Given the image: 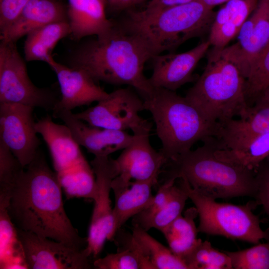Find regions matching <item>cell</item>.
Listing matches in <instances>:
<instances>
[{
	"mask_svg": "<svg viewBox=\"0 0 269 269\" xmlns=\"http://www.w3.org/2000/svg\"><path fill=\"white\" fill-rule=\"evenodd\" d=\"M134 89H117L95 106L74 115L93 127L123 131L131 130L133 133L151 127L149 122L139 116L144 110L143 100Z\"/></svg>",
	"mask_w": 269,
	"mask_h": 269,
	"instance_id": "9",
	"label": "cell"
},
{
	"mask_svg": "<svg viewBox=\"0 0 269 269\" xmlns=\"http://www.w3.org/2000/svg\"><path fill=\"white\" fill-rule=\"evenodd\" d=\"M224 252L230 257L233 269H269V241L243 250Z\"/></svg>",
	"mask_w": 269,
	"mask_h": 269,
	"instance_id": "29",
	"label": "cell"
},
{
	"mask_svg": "<svg viewBox=\"0 0 269 269\" xmlns=\"http://www.w3.org/2000/svg\"><path fill=\"white\" fill-rule=\"evenodd\" d=\"M60 99L30 79L14 42L0 44V103L20 104L52 112Z\"/></svg>",
	"mask_w": 269,
	"mask_h": 269,
	"instance_id": "8",
	"label": "cell"
},
{
	"mask_svg": "<svg viewBox=\"0 0 269 269\" xmlns=\"http://www.w3.org/2000/svg\"><path fill=\"white\" fill-rule=\"evenodd\" d=\"M46 63L56 74L61 92V98L52 113L71 111L108 96L109 93L84 70L67 67L56 61L53 57Z\"/></svg>",
	"mask_w": 269,
	"mask_h": 269,
	"instance_id": "17",
	"label": "cell"
},
{
	"mask_svg": "<svg viewBox=\"0 0 269 269\" xmlns=\"http://www.w3.org/2000/svg\"><path fill=\"white\" fill-rule=\"evenodd\" d=\"M102 0H68L67 11L70 35L74 40L88 36L102 35L111 30L115 23L107 18Z\"/></svg>",
	"mask_w": 269,
	"mask_h": 269,
	"instance_id": "23",
	"label": "cell"
},
{
	"mask_svg": "<svg viewBox=\"0 0 269 269\" xmlns=\"http://www.w3.org/2000/svg\"><path fill=\"white\" fill-rule=\"evenodd\" d=\"M209 42L204 41L188 51L159 54L152 57V72L149 81L152 87L176 91L194 80L193 72L207 53Z\"/></svg>",
	"mask_w": 269,
	"mask_h": 269,
	"instance_id": "16",
	"label": "cell"
},
{
	"mask_svg": "<svg viewBox=\"0 0 269 269\" xmlns=\"http://www.w3.org/2000/svg\"><path fill=\"white\" fill-rule=\"evenodd\" d=\"M237 41L221 49L246 79L258 59L269 46V0H258L242 26Z\"/></svg>",
	"mask_w": 269,
	"mask_h": 269,
	"instance_id": "12",
	"label": "cell"
},
{
	"mask_svg": "<svg viewBox=\"0 0 269 269\" xmlns=\"http://www.w3.org/2000/svg\"><path fill=\"white\" fill-rule=\"evenodd\" d=\"M16 230L27 269L94 268L91 258L85 254L84 250L30 232Z\"/></svg>",
	"mask_w": 269,
	"mask_h": 269,
	"instance_id": "11",
	"label": "cell"
},
{
	"mask_svg": "<svg viewBox=\"0 0 269 269\" xmlns=\"http://www.w3.org/2000/svg\"><path fill=\"white\" fill-rule=\"evenodd\" d=\"M70 34L67 21L51 23L33 30L26 35L24 42L25 60L47 63L58 42Z\"/></svg>",
	"mask_w": 269,
	"mask_h": 269,
	"instance_id": "24",
	"label": "cell"
},
{
	"mask_svg": "<svg viewBox=\"0 0 269 269\" xmlns=\"http://www.w3.org/2000/svg\"><path fill=\"white\" fill-rule=\"evenodd\" d=\"M214 15L212 8L196 0L157 10L130 11L119 27L138 38L152 57L202 35Z\"/></svg>",
	"mask_w": 269,
	"mask_h": 269,
	"instance_id": "4",
	"label": "cell"
},
{
	"mask_svg": "<svg viewBox=\"0 0 269 269\" xmlns=\"http://www.w3.org/2000/svg\"><path fill=\"white\" fill-rule=\"evenodd\" d=\"M62 186L39 150L21 171L11 192L8 211L17 229L84 250L82 238L64 210Z\"/></svg>",
	"mask_w": 269,
	"mask_h": 269,
	"instance_id": "1",
	"label": "cell"
},
{
	"mask_svg": "<svg viewBox=\"0 0 269 269\" xmlns=\"http://www.w3.org/2000/svg\"><path fill=\"white\" fill-rule=\"evenodd\" d=\"M142 99L144 110L151 114L162 145L160 151L166 162L216 134L218 125L208 122L176 91L153 87Z\"/></svg>",
	"mask_w": 269,
	"mask_h": 269,
	"instance_id": "5",
	"label": "cell"
},
{
	"mask_svg": "<svg viewBox=\"0 0 269 269\" xmlns=\"http://www.w3.org/2000/svg\"><path fill=\"white\" fill-rule=\"evenodd\" d=\"M35 129L48 146L60 181L89 165L66 125L47 115L36 122Z\"/></svg>",
	"mask_w": 269,
	"mask_h": 269,
	"instance_id": "14",
	"label": "cell"
},
{
	"mask_svg": "<svg viewBox=\"0 0 269 269\" xmlns=\"http://www.w3.org/2000/svg\"><path fill=\"white\" fill-rule=\"evenodd\" d=\"M151 127L133 133L134 137L115 159L118 175L126 181H146L158 178L166 160L149 141Z\"/></svg>",
	"mask_w": 269,
	"mask_h": 269,
	"instance_id": "15",
	"label": "cell"
},
{
	"mask_svg": "<svg viewBox=\"0 0 269 269\" xmlns=\"http://www.w3.org/2000/svg\"><path fill=\"white\" fill-rule=\"evenodd\" d=\"M175 181L168 180L163 182L156 194L154 195L152 202L132 218L133 225H137L143 229L144 228L150 219L167 202Z\"/></svg>",
	"mask_w": 269,
	"mask_h": 269,
	"instance_id": "33",
	"label": "cell"
},
{
	"mask_svg": "<svg viewBox=\"0 0 269 269\" xmlns=\"http://www.w3.org/2000/svg\"><path fill=\"white\" fill-rule=\"evenodd\" d=\"M53 116L63 121L80 145L95 156H109L123 150L132 142L134 135L126 131L91 126L78 119L71 111H61Z\"/></svg>",
	"mask_w": 269,
	"mask_h": 269,
	"instance_id": "19",
	"label": "cell"
},
{
	"mask_svg": "<svg viewBox=\"0 0 269 269\" xmlns=\"http://www.w3.org/2000/svg\"><path fill=\"white\" fill-rule=\"evenodd\" d=\"M196 0H150L144 9L147 11H154L167 7L184 4Z\"/></svg>",
	"mask_w": 269,
	"mask_h": 269,
	"instance_id": "36",
	"label": "cell"
},
{
	"mask_svg": "<svg viewBox=\"0 0 269 269\" xmlns=\"http://www.w3.org/2000/svg\"><path fill=\"white\" fill-rule=\"evenodd\" d=\"M67 21V12L57 0H30L18 18L0 33V40L14 42L48 24Z\"/></svg>",
	"mask_w": 269,
	"mask_h": 269,
	"instance_id": "22",
	"label": "cell"
},
{
	"mask_svg": "<svg viewBox=\"0 0 269 269\" xmlns=\"http://www.w3.org/2000/svg\"><path fill=\"white\" fill-rule=\"evenodd\" d=\"M178 179L179 186L197 209L198 232L255 244L269 239V232L262 229L258 216L253 212L255 203L236 205L218 202L194 190L185 179Z\"/></svg>",
	"mask_w": 269,
	"mask_h": 269,
	"instance_id": "7",
	"label": "cell"
},
{
	"mask_svg": "<svg viewBox=\"0 0 269 269\" xmlns=\"http://www.w3.org/2000/svg\"><path fill=\"white\" fill-rule=\"evenodd\" d=\"M221 50L212 48L207 52L203 72L185 96L208 122L215 125L244 115L250 107L246 79Z\"/></svg>",
	"mask_w": 269,
	"mask_h": 269,
	"instance_id": "6",
	"label": "cell"
},
{
	"mask_svg": "<svg viewBox=\"0 0 269 269\" xmlns=\"http://www.w3.org/2000/svg\"><path fill=\"white\" fill-rule=\"evenodd\" d=\"M257 191L255 198L269 216V157L255 170Z\"/></svg>",
	"mask_w": 269,
	"mask_h": 269,
	"instance_id": "34",
	"label": "cell"
},
{
	"mask_svg": "<svg viewBox=\"0 0 269 269\" xmlns=\"http://www.w3.org/2000/svg\"><path fill=\"white\" fill-rule=\"evenodd\" d=\"M29 0H0V33L8 27L18 18Z\"/></svg>",
	"mask_w": 269,
	"mask_h": 269,
	"instance_id": "35",
	"label": "cell"
},
{
	"mask_svg": "<svg viewBox=\"0 0 269 269\" xmlns=\"http://www.w3.org/2000/svg\"><path fill=\"white\" fill-rule=\"evenodd\" d=\"M151 57L138 38L115 24L109 32L80 46L72 57L71 67L84 70L97 82L128 85L142 98L153 89L143 72Z\"/></svg>",
	"mask_w": 269,
	"mask_h": 269,
	"instance_id": "2",
	"label": "cell"
},
{
	"mask_svg": "<svg viewBox=\"0 0 269 269\" xmlns=\"http://www.w3.org/2000/svg\"><path fill=\"white\" fill-rule=\"evenodd\" d=\"M253 104L269 106V87L259 95Z\"/></svg>",
	"mask_w": 269,
	"mask_h": 269,
	"instance_id": "38",
	"label": "cell"
},
{
	"mask_svg": "<svg viewBox=\"0 0 269 269\" xmlns=\"http://www.w3.org/2000/svg\"><path fill=\"white\" fill-rule=\"evenodd\" d=\"M144 0H135V4H138V3H140V2H142V1H144Z\"/></svg>",
	"mask_w": 269,
	"mask_h": 269,
	"instance_id": "40",
	"label": "cell"
},
{
	"mask_svg": "<svg viewBox=\"0 0 269 269\" xmlns=\"http://www.w3.org/2000/svg\"><path fill=\"white\" fill-rule=\"evenodd\" d=\"M269 132V106L253 104L239 119L218 124L212 137L217 149H233Z\"/></svg>",
	"mask_w": 269,
	"mask_h": 269,
	"instance_id": "20",
	"label": "cell"
},
{
	"mask_svg": "<svg viewBox=\"0 0 269 269\" xmlns=\"http://www.w3.org/2000/svg\"><path fill=\"white\" fill-rule=\"evenodd\" d=\"M215 156L225 161L254 170L269 157V132L233 149L214 147Z\"/></svg>",
	"mask_w": 269,
	"mask_h": 269,
	"instance_id": "26",
	"label": "cell"
},
{
	"mask_svg": "<svg viewBox=\"0 0 269 269\" xmlns=\"http://www.w3.org/2000/svg\"><path fill=\"white\" fill-rule=\"evenodd\" d=\"M188 269H232L231 259L224 251L201 240L182 258Z\"/></svg>",
	"mask_w": 269,
	"mask_h": 269,
	"instance_id": "27",
	"label": "cell"
},
{
	"mask_svg": "<svg viewBox=\"0 0 269 269\" xmlns=\"http://www.w3.org/2000/svg\"><path fill=\"white\" fill-rule=\"evenodd\" d=\"M113 240L118 250L129 249L134 252L141 269H188L181 258L137 225H133L132 233L119 230Z\"/></svg>",
	"mask_w": 269,
	"mask_h": 269,
	"instance_id": "18",
	"label": "cell"
},
{
	"mask_svg": "<svg viewBox=\"0 0 269 269\" xmlns=\"http://www.w3.org/2000/svg\"><path fill=\"white\" fill-rule=\"evenodd\" d=\"M103 0V1H104V2H105V1H106V0L107 1V0Z\"/></svg>",
	"mask_w": 269,
	"mask_h": 269,
	"instance_id": "41",
	"label": "cell"
},
{
	"mask_svg": "<svg viewBox=\"0 0 269 269\" xmlns=\"http://www.w3.org/2000/svg\"><path fill=\"white\" fill-rule=\"evenodd\" d=\"M198 215L195 207L188 209L183 216L177 217L163 228V234L171 251L182 259L199 243L197 239L198 228L194 220Z\"/></svg>",
	"mask_w": 269,
	"mask_h": 269,
	"instance_id": "25",
	"label": "cell"
},
{
	"mask_svg": "<svg viewBox=\"0 0 269 269\" xmlns=\"http://www.w3.org/2000/svg\"><path fill=\"white\" fill-rule=\"evenodd\" d=\"M93 265L97 269H141L138 258L129 249L118 250L116 253L96 259Z\"/></svg>",
	"mask_w": 269,
	"mask_h": 269,
	"instance_id": "32",
	"label": "cell"
},
{
	"mask_svg": "<svg viewBox=\"0 0 269 269\" xmlns=\"http://www.w3.org/2000/svg\"><path fill=\"white\" fill-rule=\"evenodd\" d=\"M91 165L96 178V193L84 252L88 257L95 259L102 252L105 242L112 240L113 208L110 194L112 182L119 175V170L115 159L109 156H95Z\"/></svg>",
	"mask_w": 269,
	"mask_h": 269,
	"instance_id": "10",
	"label": "cell"
},
{
	"mask_svg": "<svg viewBox=\"0 0 269 269\" xmlns=\"http://www.w3.org/2000/svg\"><path fill=\"white\" fill-rule=\"evenodd\" d=\"M206 6L213 9L214 6L224 4L230 0H199Z\"/></svg>",
	"mask_w": 269,
	"mask_h": 269,
	"instance_id": "39",
	"label": "cell"
},
{
	"mask_svg": "<svg viewBox=\"0 0 269 269\" xmlns=\"http://www.w3.org/2000/svg\"><path fill=\"white\" fill-rule=\"evenodd\" d=\"M269 87V46L258 59L246 79V94L249 105L250 102L254 103L259 95Z\"/></svg>",
	"mask_w": 269,
	"mask_h": 269,
	"instance_id": "31",
	"label": "cell"
},
{
	"mask_svg": "<svg viewBox=\"0 0 269 269\" xmlns=\"http://www.w3.org/2000/svg\"><path fill=\"white\" fill-rule=\"evenodd\" d=\"M24 167L0 140V196L10 197L12 188Z\"/></svg>",
	"mask_w": 269,
	"mask_h": 269,
	"instance_id": "30",
	"label": "cell"
},
{
	"mask_svg": "<svg viewBox=\"0 0 269 269\" xmlns=\"http://www.w3.org/2000/svg\"><path fill=\"white\" fill-rule=\"evenodd\" d=\"M195 150H190L163 166L165 178L185 179L199 193L210 198L240 196L255 198L257 191L256 172L217 158L208 138Z\"/></svg>",
	"mask_w": 269,
	"mask_h": 269,
	"instance_id": "3",
	"label": "cell"
},
{
	"mask_svg": "<svg viewBox=\"0 0 269 269\" xmlns=\"http://www.w3.org/2000/svg\"><path fill=\"white\" fill-rule=\"evenodd\" d=\"M188 198L185 191L180 186L174 184L166 204L150 219L143 229L148 231L155 228L161 231L181 215Z\"/></svg>",
	"mask_w": 269,
	"mask_h": 269,
	"instance_id": "28",
	"label": "cell"
},
{
	"mask_svg": "<svg viewBox=\"0 0 269 269\" xmlns=\"http://www.w3.org/2000/svg\"><path fill=\"white\" fill-rule=\"evenodd\" d=\"M109 5L113 10H121L135 4V0H107Z\"/></svg>",
	"mask_w": 269,
	"mask_h": 269,
	"instance_id": "37",
	"label": "cell"
},
{
	"mask_svg": "<svg viewBox=\"0 0 269 269\" xmlns=\"http://www.w3.org/2000/svg\"><path fill=\"white\" fill-rule=\"evenodd\" d=\"M158 178L146 181H126L118 176L112 182L115 196L112 240L117 232L131 218L138 214L152 201V188Z\"/></svg>",
	"mask_w": 269,
	"mask_h": 269,
	"instance_id": "21",
	"label": "cell"
},
{
	"mask_svg": "<svg viewBox=\"0 0 269 269\" xmlns=\"http://www.w3.org/2000/svg\"><path fill=\"white\" fill-rule=\"evenodd\" d=\"M33 110L20 104L0 103V140L24 167L34 158L40 144Z\"/></svg>",
	"mask_w": 269,
	"mask_h": 269,
	"instance_id": "13",
	"label": "cell"
}]
</instances>
